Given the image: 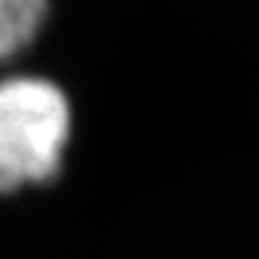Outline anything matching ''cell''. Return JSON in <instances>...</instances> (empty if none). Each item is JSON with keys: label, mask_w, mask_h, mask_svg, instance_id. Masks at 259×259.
Wrapping results in <instances>:
<instances>
[{"label": "cell", "mask_w": 259, "mask_h": 259, "mask_svg": "<svg viewBox=\"0 0 259 259\" xmlns=\"http://www.w3.org/2000/svg\"><path fill=\"white\" fill-rule=\"evenodd\" d=\"M50 0H0V61L25 50L47 20Z\"/></svg>", "instance_id": "7a4b0ae2"}, {"label": "cell", "mask_w": 259, "mask_h": 259, "mask_svg": "<svg viewBox=\"0 0 259 259\" xmlns=\"http://www.w3.org/2000/svg\"><path fill=\"white\" fill-rule=\"evenodd\" d=\"M69 130V102L55 83L0 80V193L55 180Z\"/></svg>", "instance_id": "6da1fadb"}]
</instances>
